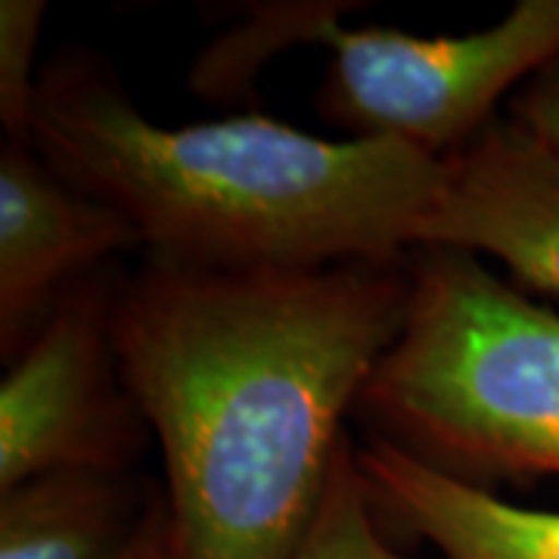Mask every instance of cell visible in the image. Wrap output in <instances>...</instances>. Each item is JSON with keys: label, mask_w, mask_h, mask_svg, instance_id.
Listing matches in <instances>:
<instances>
[{"label": "cell", "mask_w": 559, "mask_h": 559, "mask_svg": "<svg viewBox=\"0 0 559 559\" xmlns=\"http://www.w3.org/2000/svg\"><path fill=\"white\" fill-rule=\"evenodd\" d=\"M32 143L138 230L146 259L197 271L411 259L441 183V159L395 140L314 138L259 112L156 124L87 47L40 69Z\"/></svg>", "instance_id": "cell-2"}, {"label": "cell", "mask_w": 559, "mask_h": 559, "mask_svg": "<svg viewBox=\"0 0 559 559\" xmlns=\"http://www.w3.org/2000/svg\"><path fill=\"white\" fill-rule=\"evenodd\" d=\"M119 559H168V507L162 491L150 503L140 532Z\"/></svg>", "instance_id": "cell-14"}, {"label": "cell", "mask_w": 559, "mask_h": 559, "mask_svg": "<svg viewBox=\"0 0 559 559\" xmlns=\"http://www.w3.org/2000/svg\"><path fill=\"white\" fill-rule=\"evenodd\" d=\"M507 109V119L522 124L528 134H535L554 153H559V57L525 81L510 97Z\"/></svg>", "instance_id": "cell-13"}, {"label": "cell", "mask_w": 559, "mask_h": 559, "mask_svg": "<svg viewBox=\"0 0 559 559\" xmlns=\"http://www.w3.org/2000/svg\"><path fill=\"white\" fill-rule=\"evenodd\" d=\"M414 299L355 417L451 479L559 476V318L481 259L411 252Z\"/></svg>", "instance_id": "cell-3"}, {"label": "cell", "mask_w": 559, "mask_h": 559, "mask_svg": "<svg viewBox=\"0 0 559 559\" xmlns=\"http://www.w3.org/2000/svg\"><path fill=\"white\" fill-rule=\"evenodd\" d=\"M426 246L498 259L520 286L559 296V153L513 119L481 128L441 159Z\"/></svg>", "instance_id": "cell-6"}, {"label": "cell", "mask_w": 559, "mask_h": 559, "mask_svg": "<svg viewBox=\"0 0 559 559\" xmlns=\"http://www.w3.org/2000/svg\"><path fill=\"white\" fill-rule=\"evenodd\" d=\"M340 20L318 35L333 53L320 116L352 140H395L432 159L500 119V100L559 57V0H520L491 28L436 38Z\"/></svg>", "instance_id": "cell-4"}, {"label": "cell", "mask_w": 559, "mask_h": 559, "mask_svg": "<svg viewBox=\"0 0 559 559\" xmlns=\"http://www.w3.org/2000/svg\"><path fill=\"white\" fill-rule=\"evenodd\" d=\"M414 299L411 259L121 280V377L165 460L168 559H296Z\"/></svg>", "instance_id": "cell-1"}, {"label": "cell", "mask_w": 559, "mask_h": 559, "mask_svg": "<svg viewBox=\"0 0 559 559\" xmlns=\"http://www.w3.org/2000/svg\"><path fill=\"white\" fill-rule=\"evenodd\" d=\"M44 16H47L44 0H3L0 3V124H3L7 140L32 143Z\"/></svg>", "instance_id": "cell-12"}, {"label": "cell", "mask_w": 559, "mask_h": 559, "mask_svg": "<svg viewBox=\"0 0 559 559\" xmlns=\"http://www.w3.org/2000/svg\"><path fill=\"white\" fill-rule=\"evenodd\" d=\"M116 264L66 286L0 380V491L57 469L131 473L150 423L116 352Z\"/></svg>", "instance_id": "cell-5"}, {"label": "cell", "mask_w": 559, "mask_h": 559, "mask_svg": "<svg viewBox=\"0 0 559 559\" xmlns=\"http://www.w3.org/2000/svg\"><path fill=\"white\" fill-rule=\"evenodd\" d=\"M358 444L348 439L308 538L296 559H423L385 540V525L358 473Z\"/></svg>", "instance_id": "cell-11"}, {"label": "cell", "mask_w": 559, "mask_h": 559, "mask_svg": "<svg viewBox=\"0 0 559 559\" xmlns=\"http://www.w3.org/2000/svg\"><path fill=\"white\" fill-rule=\"evenodd\" d=\"M358 3L277 0L252 3L246 20L215 44H209L190 72V87L209 103H242L255 94L259 72L277 53L296 44H318L320 28Z\"/></svg>", "instance_id": "cell-10"}, {"label": "cell", "mask_w": 559, "mask_h": 559, "mask_svg": "<svg viewBox=\"0 0 559 559\" xmlns=\"http://www.w3.org/2000/svg\"><path fill=\"white\" fill-rule=\"evenodd\" d=\"M159 488L134 473L57 469L0 491V559H119Z\"/></svg>", "instance_id": "cell-9"}, {"label": "cell", "mask_w": 559, "mask_h": 559, "mask_svg": "<svg viewBox=\"0 0 559 559\" xmlns=\"http://www.w3.org/2000/svg\"><path fill=\"white\" fill-rule=\"evenodd\" d=\"M143 249L116 209L53 171L35 143H0V352L20 355L66 286Z\"/></svg>", "instance_id": "cell-7"}, {"label": "cell", "mask_w": 559, "mask_h": 559, "mask_svg": "<svg viewBox=\"0 0 559 559\" xmlns=\"http://www.w3.org/2000/svg\"><path fill=\"white\" fill-rule=\"evenodd\" d=\"M355 457L382 525L432 544L439 559H559V513L507 503L370 436Z\"/></svg>", "instance_id": "cell-8"}]
</instances>
